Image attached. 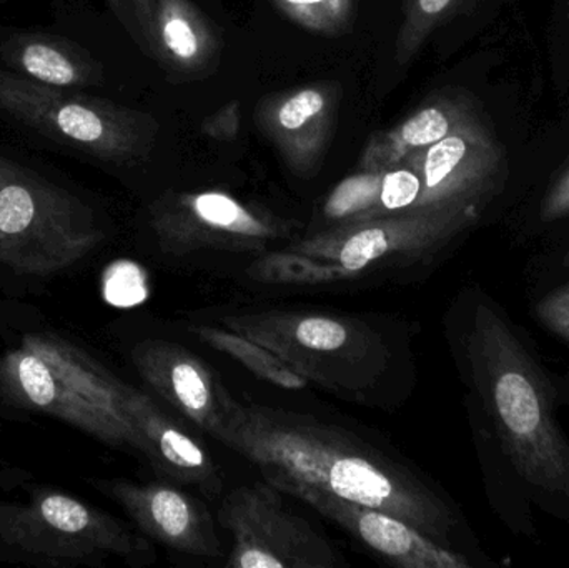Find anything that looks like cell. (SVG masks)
Masks as SVG:
<instances>
[{
    "label": "cell",
    "instance_id": "cell-1",
    "mask_svg": "<svg viewBox=\"0 0 569 568\" xmlns=\"http://www.w3.org/2000/svg\"><path fill=\"white\" fill-rule=\"evenodd\" d=\"M219 442L259 467L269 484L295 482L400 517L445 544L453 517L413 472L345 430L230 397Z\"/></svg>",
    "mask_w": 569,
    "mask_h": 568
},
{
    "label": "cell",
    "instance_id": "cell-2",
    "mask_svg": "<svg viewBox=\"0 0 569 568\" xmlns=\"http://www.w3.org/2000/svg\"><path fill=\"white\" fill-rule=\"evenodd\" d=\"M123 380L56 333L29 329L0 342V402L46 413L80 432L142 456L122 396Z\"/></svg>",
    "mask_w": 569,
    "mask_h": 568
},
{
    "label": "cell",
    "instance_id": "cell-3",
    "mask_svg": "<svg viewBox=\"0 0 569 568\" xmlns=\"http://www.w3.org/2000/svg\"><path fill=\"white\" fill-rule=\"evenodd\" d=\"M468 359L520 476L569 497V446L555 426L543 377L510 327L487 303L477 306Z\"/></svg>",
    "mask_w": 569,
    "mask_h": 568
},
{
    "label": "cell",
    "instance_id": "cell-4",
    "mask_svg": "<svg viewBox=\"0 0 569 568\" xmlns=\"http://www.w3.org/2000/svg\"><path fill=\"white\" fill-rule=\"evenodd\" d=\"M103 240L92 207L0 153V276L53 279L92 256Z\"/></svg>",
    "mask_w": 569,
    "mask_h": 568
},
{
    "label": "cell",
    "instance_id": "cell-5",
    "mask_svg": "<svg viewBox=\"0 0 569 568\" xmlns=\"http://www.w3.org/2000/svg\"><path fill=\"white\" fill-rule=\"evenodd\" d=\"M220 323L272 350L308 382L337 393L365 396L390 366L387 340L355 317L273 309L229 313Z\"/></svg>",
    "mask_w": 569,
    "mask_h": 568
},
{
    "label": "cell",
    "instance_id": "cell-6",
    "mask_svg": "<svg viewBox=\"0 0 569 568\" xmlns=\"http://www.w3.org/2000/svg\"><path fill=\"white\" fill-rule=\"evenodd\" d=\"M0 556L30 566L152 562L156 550L122 520L62 492L39 487L27 500L0 502Z\"/></svg>",
    "mask_w": 569,
    "mask_h": 568
},
{
    "label": "cell",
    "instance_id": "cell-7",
    "mask_svg": "<svg viewBox=\"0 0 569 568\" xmlns=\"http://www.w3.org/2000/svg\"><path fill=\"white\" fill-rule=\"evenodd\" d=\"M0 112L42 136L103 162L146 159L156 143V117L110 100L50 87L0 69Z\"/></svg>",
    "mask_w": 569,
    "mask_h": 568
},
{
    "label": "cell",
    "instance_id": "cell-8",
    "mask_svg": "<svg viewBox=\"0 0 569 568\" xmlns=\"http://www.w3.org/2000/svg\"><path fill=\"white\" fill-rule=\"evenodd\" d=\"M149 223L159 249L176 257L200 250L266 252L295 227L220 190L163 193L150 206Z\"/></svg>",
    "mask_w": 569,
    "mask_h": 568
},
{
    "label": "cell",
    "instance_id": "cell-9",
    "mask_svg": "<svg viewBox=\"0 0 569 568\" xmlns=\"http://www.w3.org/2000/svg\"><path fill=\"white\" fill-rule=\"evenodd\" d=\"M475 209L420 210L367 222L328 227L284 247L317 259L333 260L355 277L380 267L417 262L467 229Z\"/></svg>",
    "mask_w": 569,
    "mask_h": 568
},
{
    "label": "cell",
    "instance_id": "cell-10",
    "mask_svg": "<svg viewBox=\"0 0 569 568\" xmlns=\"http://www.w3.org/2000/svg\"><path fill=\"white\" fill-rule=\"evenodd\" d=\"M233 547L227 568H335L340 554L313 526L284 507L272 484L237 487L219 509Z\"/></svg>",
    "mask_w": 569,
    "mask_h": 568
},
{
    "label": "cell",
    "instance_id": "cell-11",
    "mask_svg": "<svg viewBox=\"0 0 569 568\" xmlns=\"http://www.w3.org/2000/svg\"><path fill=\"white\" fill-rule=\"evenodd\" d=\"M420 177L421 190L411 212L478 209L507 177L505 149L485 117L467 123L427 149L405 159Z\"/></svg>",
    "mask_w": 569,
    "mask_h": 568
},
{
    "label": "cell",
    "instance_id": "cell-12",
    "mask_svg": "<svg viewBox=\"0 0 569 568\" xmlns=\"http://www.w3.org/2000/svg\"><path fill=\"white\" fill-rule=\"evenodd\" d=\"M340 83H307L263 97L253 120L298 179H311L323 166L340 107Z\"/></svg>",
    "mask_w": 569,
    "mask_h": 568
},
{
    "label": "cell",
    "instance_id": "cell-13",
    "mask_svg": "<svg viewBox=\"0 0 569 568\" xmlns=\"http://www.w3.org/2000/svg\"><path fill=\"white\" fill-rule=\"evenodd\" d=\"M313 507L371 552L401 568H468L467 557L425 536L400 517L295 482L272 484Z\"/></svg>",
    "mask_w": 569,
    "mask_h": 568
},
{
    "label": "cell",
    "instance_id": "cell-14",
    "mask_svg": "<svg viewBox=\"0 0 569 568\" xmlns=\"http://www.w3.org/2000/svg\"><path fill=\"white\" fill-rule=\"evenodd\" d=\"M100 492L116 500L140 532L169 549L197 559H219L222 544L209 509L177 484L96 480Z\"/></svg>",
    "mask_w": 569,
    "mask_h": 568
},
{
    "label": "cell",
    "instance_id": "cell-15",
    "mask_svg": "<svg viewBox=\"0 0 569 568\" xmlns=\"http://www.w3.org/2000/svg\"><path fill=\"white\" fill-rule=\"evenodd\" d=\"M129 357L157 396L207 436L219 439L232 396L212 367L180 343L162 339L140 340Z\"/></svg>",
    "mask_w": 569,
    "mask_h": 568
},
{
    "label": "cell",
    "instance_id": "cell-16",
    "mask_svg": "<svg viewBox=\"0 0 569 568\" xmlns=\"http://www.w3.org/2000/svg\"><path fill=\"white\" fill-rule=\"evenodd\" d=\"M123 409L139 434L142 456L160 479L196 487L209 500L223 492V477L207 447L170 419L152 397L122 383Z\"/></svg>",
    "mask_w": 569,
    "mask_h": 568
},
{
    "label": "cell",
    "instance_id": "cell-17",
    "mask_svg": "<svg viewBox=\"0 0 569 568\" xmlns=\"http://www.w3.org/2000/svg\"><path fill=\"white\" fill-rule=\"evenodd\" d=\"M477 100L463 90L447 89L428 97L397 126L371 133L361 150L358 170H383L403 162L467 123L481 119Z\"/></svg>",
    "mask_w": 569,
    "mask_h": 568
},
{
    "label": "cell",
    "instance_id": "cell-18",
    "mask_svg": "<svg viewBox=\"0 0 569 568\" xmlns=\"http://www.w3.org/2000/svg\"><path fill=\"white\" fill-rule=\"evenodd\" d=\"M0 60L10 72L50 87L77 90L103 83L99 60L56 33L12 32L0 40Z\"/></svg>",
    "mask_w": 569,
    "mask_h": 568
},
{
    "label": "cell",
    "instance_id": "cell-19",
    "mask_svg": "<svg viewBox=\"0 0 569 568\" xmlns=\"http://www.w3.org/2000/svg\"><path fill=\"white\" fill-rule=\"evenodd\" d=\"M157 63L176 79L197 80L216 72L222 40L216 27L190 0H153Z\"/></svg>",
    "mask_w": 569,
    "mask_h": 568
},
{
    "label": "cell",
    "instance_id": "cell-20",
    "mask_svg": "<svg viewBox=\"0 0 569 568\" xmlns=\"http://www.w3.org/2000/svg\"><path fill=\"white\" fill-rule=\"evenodd\" d=\"M189 332L193 333L199 342L237 360L240 366L246 367L250 373L263 382L272 383L283 390H301L308 386V380L295 372L272 350L233 330L226 327L192 326L189 327Z\"/></svg>",
    "mask_w": 569,
    "mask_h": 568
},
{
    "label": "cell",
    "instance_id": "cell-21",
    "mask_svg": "<svg viewBox=\"0 0 569 568\" xmlns=\"http://www.w3.org/2000/svg\"><path fill=\"white\" fill-rule=\"evenodd\" d=\"M246 273L253 282L284 287H320L357 279L333 260L288 249L263 253L247 267Z\"/></svg>",
    "mask_w": 569,
    "mask_h": 568
},
{
    "label": "cell",
    "instance_id": "cell-22",
    "mask_svg": "<svg viewBox=\"0 0 569 568\" xmlns=\"http://www.w3.org/2000/svg\"><path fill=\"white\" fill-rule=\"evenodd\" d=\"M478 2L481 0H405L403 19L395 46L398 66H408L435 30L468 12Z\"/></svg>",
    "mask_w": 569,
    "mask_h": 568
},
{
    "label": "cell",
    "instance_id": "cell-23",
    "mask_svg": "<svg viewBox=\"0 0 569 568\" xmlns=\"http://www.w3.org/2000/svg\"><path fill=\"white\" fill-rule=\"evenodd\" d=\"M287 19L308 32L340 36L350 30L355 0H272Z\"/></svg>",
    "mask_w": 569,
    "mask_h": 568
},
{
    "label": "cell",
    "instance_id": "cell-24",
    "mask_svg": "<svg viewBox=\"0 0 569 568\" xmlns=\"http://www.w3.org/2000/svg\"><path fill=\"white\" fill-rule=\"evenodd\" d=\"M117 19L120 20L133 42L150 59H159L157 42L156 12L153 0H106Z\"/></svg>",
    "mask_w": 569,
    "mask_h": 568
},
{
    "label": "cell",
    "instance_id": "cell-25",
    "mask_svg": "<svg viewBox=\"0 0 569 568\" xmlns=\"http://www.w3.org/2000/svg\"><path fill=\"white\" fill-rule=\"evenodd\" d=\"M103 297L112 306L130 307L147 297L146 276L129 260L112 263L103 273Z\"/></svg>",
    "mask_w": 569,
    "mask_h": 568
},
{
    "label": "cell",
    "instance_id": "cell-26",
    "mask_svg": "<svg viewBox=\"0 0 569 568\" xmlns=\"http://www.w3.org/2000/svg\"><path fill=\"white\" fill-rule=\"evenodd\" d=\"M242 127V107L239 100L226 103L200 123V133L220 142H233L239 139Z\"/></svg>",
    "mask_w": 569,
    "mask_h": 568
},
{
    "label": "cell",
    "instance_id": "cell-27",
    "mask_svg": "<svg viewBox=\"0 0 569 568\" xmlns=\"http://www.w3.org/2000/svg\"><path fill=\"white\" fill-rule=\"evenodd\" d=\"M538 319L558 336L569 340V283L548 293L537 307Z\"/></svg>",
    "mask_w": 569,
    "mask_h": 568
},
{
    "label": "cell",
    "instance_id": "cell-28",
    "mask_svg": "<svg viewBox=\"0 0 569 568\" xmlns=\"http://www.w3.org/2000/svg\"><path fill=\"white\" fill-rule=\"evenodd\" d=\"M567 216H569V169L551 187L541 206V219L545 222H553Z\"/></svg>",
    "mask_w": 569,
    "mask_h": 568
},
{
    "label": "cell",
    "instance_id": "cell-29",
    "mask_svg": "<svg viewBox=\"0 0 569 568\" xmlns=\"http://www.w3.org/2000/svg\"><path fill=\"white\" fill-rule=\"evenodd\" d=\"M568 19H569V7H568Z\"/></svg>",
    "mask_w": 569,
    "mask_h": 568
}]
</instances>
